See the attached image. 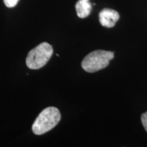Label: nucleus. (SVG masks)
<instances>
[{"label":"nucleus","mask_w":147,"mask_h":147,"mask_svg":"<svg viewBox=\"0 0 147 147\" xmlns=\"http://www.w3.org/2000/svg\"><path fill=\"white\" fill-rule=\"evenodd\" d=\"M61 120L58 108L49 107L40 113L32 125V131L36 135H42L52 129Z\"/></svg>","instance_id":"obj_1"},{"label":"nucleus","mask_w":147,"mask_h":147,"mask_svg":"<svg viewBox=\"0 0 147 147\" xmlns=\"http://www.w3.org/2000/svg\"><path fill=\"white\" fill-rule=\"evenodd\" d=\"M114 57L115 54L111 51H94L84 58L81 63L82 67L87 72H96L107 67Z\"/></svg>","instance_id":"obj_2"},{"label":"nucleus","mask_w":147,"mask_h":147,"mask_svg":"<svg viewBox=\"0 0 147 147\" xmlns=\"http://www.w3.org/2000/svg\"><path fill=\"white\" fill-rule=\"evenodd\" d=\"M53 53L51 45L43 42L30 51L26 59L27 66L29 69H38L45 66Z\"/></svg>","instance_id":"obj_3"},{"label":"nucleus","mask_w":147,"mask_h":147,"mask_svg":"<svg viewBox=\"0 0 147 147\" xmlns=\"http://www.w3.org/2000/svg\"><path fill=\"white\" fill-rule=\"evenodd\" d=\"M120 16L117 11L113 9L104 8L99 14L100 23L103 27L112 28L119 21Z\"/></svg>","instance_id":"obj_4"},{"label":"nucleus","mask_w":147,"mask_h":147,"mask_svg":"<svg viewBox=\"0 0 147 147\" xmlns=\"http://www.w3.org/2000/svg\"><path fill=\"white\" fill-rule=\"evenodd\" d=\"M75 7L77 15L81 18L87 17L92 10V4L89 0H78Z\"/></svg>","instance_id":"obj_5"},{"label":"nucleus","mask_w":147,"mask_h":147,"mask_svg":"<svg viewBox=\"0 0 147 147\" xmlns=\"http://www.w3.org/2000/svg\"><path fill=\"white\" fill-rule=\"evenodd\" d=\"M19 0H3L5 5L8 8H13L17 4Z\"/></svg>","instance_id":"obj_6"},{"label":"nucleus","mask_w":147,"mask_h":147,"mask_svg":"<svg viewBox=\"0 0 147 147\" xmlns=\"http://www.w3.org/2000/svg\"><path fill=\"white\" fill-rule=\"evenodd\" d=\"M141 121H142V123L144 126L145 130L147 132V111L141 115Z\"/></svg>","instance_id":"obj_7"}]
</instances>
